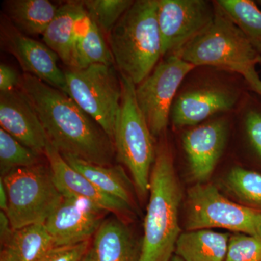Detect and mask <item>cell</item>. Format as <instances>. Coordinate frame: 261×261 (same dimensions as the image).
<instances>
[{"mask_svg": "<svg viewBox=\"0 0 261 261\" xmlns=\"http://www.w3.org/2000/svg\"><path fill=\"white\" fill-rule=\"evenodd\" d=\"M35 109L49 142L61 154L112 166L114 143L102 127L65 92L23 73L20 86Z\"/></svg>", "mask_w": 261, "mask_h": 261, "instance_id": "6da1fadb", "label": "cell"}, {"mask_svg": "<svg viewBox=\"0 0 261 261\" xmlns=\"http://www.w3.org/2000/svg\"><path fill=\"white\" fill-rule=\"evenodd\" d=\"M149 192L139 261H169L181 234L178 209L182 193L172 154L166 145L156 151Z\"/></svg>", "mask_w": 261, "mask_h": 261, "instance_id": "7a4b0ae2", "label": "cell"}, {"mask_svg": "<svg viewBox=\"0 0 261 261\" xmlns=\"http://www.w3.org/2000/svg\"><path fill=\"white\" fill-rule=\"evenodd\" d=\"M108 46L120 74L140 84L163 56L158 0H137L108 34Z\"/></svg>", "mask_w": 261, "mask_h": 261, "instance_id": "3957f363", "label": "cell"}, {"mask_svg": "<svg viewBox=\"0 0 261 261\" xmlns=\"http://www.w3.org/2000/svg\"><path fill=\"white\" fill-rule=\"evenodd\" d=\"M216 5L213 21L173 53L197 67L211 65L243 75L261 62V54L245 34Z\"/></svg>", "mask_w": 261, "mask_h": 261, "instance_id": "277c9868", "label": "cell"}, {"mask_svg": "<svg viewBox=\"0 0 261 261\" xmlns=\"http://www.w3.org/2000/svg\"><path fill=\"white\" fill-rule=\"evenodd\" d=\"M120 76L122 98L113 143L117 159L128 168L137 193L145 198L156 155L153 137L137 102L135 84L124 75Z\"/></svg>", "mask_w": 261, "mask_h": 261, "instance_id": "5b68a950", "label": "cell"}, {"mask_svg": "<svg viewBox=\"0 0 261 261\" xmlns=\"http://www.w3.org/2000/svg\"><path fill=\"white\" fill-rule=\"evenodd\" d=\"M1 178L8 193L6 214L13 230L45 224L63 199L48 162L17 168Z\"/></svg>", "mask_w": 261, "mask_h": 261, "instance_id": "8992f818", "label": "cell"}, {"mask_svg": "<svg viewBox=\"0 0 261 261\" xmlns=\"http://www.w3.org/2000/svg\"><path fill=\"white\" fill-rule=\"evenodd\" d=\"M66 94L97 122L113 141L121 107L122 84L115 65L95 64L64 71Z\"/></svg>", "mask_w": 261, "mask_h": 261, "instance_id": "52a82bcc", "label": "cell"}, {"mask_svg": "<svg viewBox=\"0 0 261 261\" xmlns=\"http://www.w3.org/2000/svg\"><path fill=\"white\" fill-rule=\"evenodd\" d=\"M186 201L187 231L220 228L261 238V211L228 200L214 185L196 184Z\"/></svg>", "mask_w": 261, "mask_h": 261, "instance_id": "ba28073f", "label": "cell"}, {"mask_svg": "<svg viewBox=\"0 0 261 261\" xmlns=\"http://www.w3.org/2000/svg\"><path fill=\"white\" fill-rule=\"evenodd\" d=\"M195 68L176 54L167 55L136 86L137 102L153 138L166 130L178 87Z\"/></svg>", "mask_w": 261, "mask_h": 261, "instance_id": "9c48e42d", "label": "cell"}, {"mask_svg": "<svg viewBox=\"0 0 261 261\" xmlns=\"http://www.w3.org/2000/svg\"><path fill=\"white\" fill-rule=\"evenodd\" d=\"M216 6L204 0H158L163 56L181 49L208 27Z\"/></svg>", "mask_w": 261, "mask_h": 261, "instance_id": "30bf717a", "label": "cell"}, {"mask_svg": "<svg viewBox=\"0 0 261 261\" xmlns=\"http://www.w3.org/2000/svg\"><path fill=\"white\" fill-rule=\"evenodd\" d=\"M0 34L3 49L13 55L23 73L34 75L66 94L64 71L58 66L59 57L50 48L19 32L5 15L2 18Z\"/></svg>", "mask_w": 261, "mask_h": 261, "instance_id": "8fae6325", "label": "cell"}, {"mask_svg": "<svg viewBox=\"0 0 261 261\" xmlns=\"http://www.w3.org/2000/svg\"><path fill=\"white\" fill-rule=\"evenodd\" d=\"M106 213L84 199L63 196L44 226L56 247L76 245L90 241Z\"/></svg>", "mask_w": 261, "mask_h": 261, "instance_id": "7c38bea8", "label": "cell"}, {"mask_svg": "<svg viewBox=\"0 0 261 261\" xmlns=\"http://www.w3.org/2000/svg\"><path fill=\"white\" fill-rule=\"evenodd\" d=\"M44 155L62 195L89 201L106 212L112 213L125 222L133 218L135 215L133 207L120 199L103 192L75 171L50 142L48 144Z\"/></svg>", "mask_w": 261, "mask_h": 261, "instance_id": "4fadbf2b", "label": "cell"}, {"mask_svg": "<svg viewBox=\"0 0 261 261\" xmlns=\"http://www.w3.org/2000/svg\"><path fill=\"white\" fill-rule=\"evenodd\" d=\"M0 125L25 147L44 155L49 141L35 109L20 87L0 92Z\"/></svg>", "mask_w": 261, "mask_h": 261, "instance_id": "5bb4252c", "label": "cell"}, {"mask_svg": "<svg viewBox=\"0 0 261 261\" xmlns=\"http://www.w3.org/2000/svg\"><path fill=\"white\" fill-rule=\"evenodd\" d=\"M228 123L224 119L216 120L195 127L183 136L192 179L205 183L210 179L226 145Z\"/></svg>", "mask_w": 261, "mask_h": 261, "instance_id": "9a60e30c", "label": "cell"}, {"mask_svg": "<svg viewBox=\"0 0 261 261\" xmlns=\"http://www.w3.org/2000/svg\"><path fill=\"white\" fill-rule=\"evenodd\" d=\"M238 99V94L224 86L196 87L175 99L170 118L176 126H195L216 113L229 111Z\"/></svg>", "mask_w": 261, "mask_h": 261, "instance_id": "2e32d148", "label": "cell"}, {"mask_svg": "<svg viewBox=\"0 0 261 261\" xmlns=\"http://www.w3.org/2000/svg\"><path fill=\"white\" fill-rule=\"evenodd\" d=\"M87 15L82 1H68L43 34V41L68 68L74 63L75 44L82 20Z\"/></svg>", "mask_w": 261, "mask_h": 261, "instance_id": "e0dca14e", "label": "cell"}, {"mask_svg": "<svg viewBox=\"0 0 261 261\" xmlns=\"http://www.w3.org/2000/svg\"><path fill=\"white\" fill-rule=\"evenodd\" d=\"M92 261H139V245L130 228L123 220L105 219L91 244Z\"/></svg>", "mask_w": 261, "mask_h": 261, "instance_id": "ac0fdd59", "label": "cell"}, {"mask_svg": "<svg viewBox=\"0 0 261 261\" xmlns=\"http://www.w3.org/2000/svg\"><path fill=\"white\" fill-rule=\"evenodd\" d=\"M62 156L72 168L98 188L120 199L135 209V196L133 190L135 185L132 183L121 166L114 165L100 166L68 154H62Z\"/></svg>", "mask_w": 261, "mask_h": 261, "instance_id": "d6986e66", "label": "cell"}, {"mask_svg": "<svg viewBox=\"0 0 261 261\" xmlns=\"http://www.w3.org/2000/svg\"><path fill=\"white\" fill-rule=\"evenodd\" d=\"M56 247L44 224L14 230L1 244L0 261H40Z\"/></svg>", "mask_w": 261, "mask_h": 261, "instance_id": "ffe728a7", "label": "cell"}, {"mask_svg": "<svg viewBox=\"0 0 261 261\" xmlns=\"http://www.w3.org/2000/svg\"><path fill=\"white\" fill-rule=\"evenodd\" d=\"M59 7L48 0L5 2L7 18L17 30L28 36L43 35Z\"/></svg>", "mask_w": 261, "mask_h": 261, "instance_id": "44dd1931", "label": "cell"}, {"mask_svg": "<svg viewBox=\"0 0 261 261\" xmlns=\"http://www.w3.org/2000/svg\"><path fill=\"white\" fill-rule=\"evenodd\" d=\"M228 236L210 229L187 231L180 234L175 255L184 261H225Z\"/></svg>", "mask_w": 261, "mask_h": 261, "instance_id": "7402d4cb", "label": "cell"}, {"mask_svg": "<svg viewBox=\"0 0 261 261\" xmlns=\"http://www.w3.org/2000/svg\"><path fill=\"white\" fill-rule=\"evenodd\" d=\"M103 32L88 14L81 23L75 44L73 68H84L95 64L115 65Z\"/></svg>", "mask_w": 261, "mask_h": 261, "instance_id": "603a6c76", "label": "cell"}, {"mask_svg": "<svg viewBox=\"0 0 261 261\" xmlns=\"http://www.w3.org/2000/svg\"><path fill=\"white\" fill-rule=\"evenodd\" d=\"M216 4L261 54V10L249 0H219Z\"/></svg>", "mask_w": 261, "mask_h": 261, "instance_id": "cb8c5ba5", "label": "cell"}, {"mask_svg": "<svg viewBox=\"0 0 261 261\" xmlns=\"http://www.w3.org/2000/svg\"><path fill=\"white\" fill-rule=\"evenodd\" d=\"M222 185L240 204L261 211V173L236 166L226 174Z\"/></svg>", "mask_w": 261, "mask_h": 261, "instance_id": "d4e9b609", "label": "cell"}, {"mask_svg": "<svg viewBox=\"0 0 261 261\" xmlns=\"http://www.w3.org/2000/svg\"><path fill=\"white\" fill-rule=\"evenodd\" d=\"M42 154L25 147L8 132L0 128V172L1 177L17 168L43 163Z\"/></svg>", "mask_w": 261, "mask_h": 261, "instance_id": "484cf974", "label": "cell"}, {"mask_svg": "<svg viewBox=\"0 0 261 261\" xmlns=\"http://www.w3.org/2000/svg\"><path fill=\"white\" fill-rule=\"evenodd\" d=\"M87 14L108 34L122 15L133 5L132 0H84L82 1Z\"/></svg>", "mask_w": 261, "mask_h": 261, "instance_id": "4316f807", "label": "cell"}, {"mask_svg": "<svg viewBox=\"0 0 261 261\" xmlns=\"http://www.w3.org/2000/svg\"><path fill=\"white\" fill-rule=\"evenodd\" d=\"M225 261H261V238L241 233L230 237Z\"/></svg>", "mask_w": 261, "mask_h": 261, "instance_id": "83f0119b", "label": "cell"}, {"mask_svg": "<svg viewBox=\"0 0 261 261\" xmlns=\"http://www.w3.org/2000/svg\"><path fill=\"white\" fill-rule=\"evenodd\" d=\"M244 123L250 147L261 161V107L255 106L248 108Z\"/></svg>", "mask_w": 261, "mask_h": 261, "instance_id": "f1b7e54d", "label": "cell"}, {"mask_svg": "<svg viewBox=\"0 0 261 261\" xmlns=\"http://www.w3.org/2000/svg\"><path fill=\"white\" fill-rule=\"evenodd\" d=\"M90 247V241L67 246L54 247L40 261H82Z\"/></svg>", "mask_w": 261, "mask_h": 261, "instance_id": "f546056e", "label": "cell"}, {"mask_svg": "<svg viewBox=\"0 0 261 261\" xmlns=\"http://www.w3.org/2000/svg\"><path fill=\"white\" fill-rule=\"evenodd\" d=\"M21 75L10 65L2 63L0 65V92H7L18 88Z\"/></svg>", "mask_w": 261, "mask_h": 261, "instance_id": "4dcf8cb0", "label": "cell"}, {"mask_svg": "<svg viewBox=\"0 0 261 261\" xmlns=\"http://www.w3.org/2000/svg\"><path fill=\"white\" fill-rule=\"evenodd\" d=\"M252 91L261 97V80L255 68H250L243 75Z\"/></svg>", "mask_w": 261, "mask_h": 261, "instance_id": "1f68e13d", "label": "cell"}, {"mask_svg": "<svg viewBox=\"0 0 261 261\" xmlns=\"http://www.w3.org/2000/svg\"><path fill=\"white\" fill-rule=\"evenodd\" d=\"M14 230L12 228L9 218L6 213L0 212V243H5L11 236Z\"/></svg>", "mask_w": 261, "mask_h": 261, "instance_id": "d6a6232c", "label": "cell"}, {"mask_svg": "<svg viewBox=\"0 0 261 261\" xmlns=\"http://www.w3.org/2000/svg\"><path fill=\"white\" fill-rule=\"evenodd\" d=\"M8 207V197L6 189L2 178H0V208L1 211L6 213Z\"/></svg>", "mask_w": 261, "mask_h": 261, "instance_id": "836d02e7", "label": "cell"}, {"mask_svg": "<svg viewBox=\"0 0 261 261\" xmlns=\"http://www.w3.org/2000/svg\"><path fill=\"white\" fill-rule=\"evenodd\" d=\"M90 250V248H89ZM87 252V253L86 254L85 257H84L83 260L82 261H92V256H91L90 251Z\"/></svg>", "mask_w": 261, "mask_h": 261, "instance_id": "e575fe53", "label": "cell"}, {"mask_svg": "<svg viewBox=\"0 0 261 261\" xmlns=\"http://www.w3.org/2000/svg\"><path fill=\"white\" fill-rule=\"evenodd\" d=\"M169 261H184V260H182L181 257H178V255H175V254H174V255H173V256L172 257H171V259H170Z\"/></svg>", "mask_w": 261, "mask_h": 261, "instance_id": "d590c367", "label": "cell"}, {"mask_svg": "<svg viewBox=\"0 0 261 261\" xmlns=\"http://www.w3.org/2000/svg\"><path fill=\"white\" fill-rule=\"evenodd\" d=\"M258 3L261 5V1H259Z\"/></svg>", "mask_w": 261, "mask_h": 261, "instance_id": "8d00e7d4", "label": "cell"}]
</instances>
